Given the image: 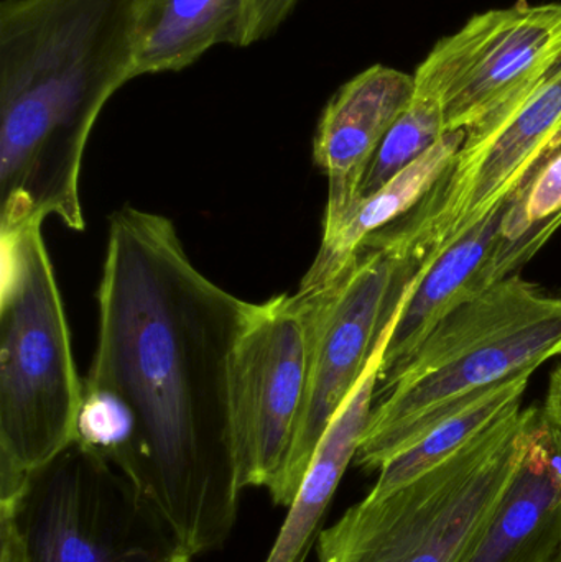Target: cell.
<instances>
[{"label": "cell", "instance_id": "13", "mask_svg": "<svg viewBox=\"0 0 561 562\" xmlns=\"http://www.w3.org/2000/svg\"><path fill=\"white\" fill-rule=\"evenodd\" d=\"M561 550V431L537 409L526 454L463 562H547Z\"/></svg>", "mask_w": 561, "mask_h": 562}, {"label": "cell", "instance_id": "16", "mask_svg": "<svg viewBox=\"0 0 561 562\" xmlns=\"http://www.w3.org/2000/svg\"><path fill=\"white\" fill-rule=\"evenodd\" d=\"M464 138L467 131L447 132L378 193L361 198L343 223L332 234L323 236L315 262L303 277L299 291L316 293L335 283L371 234L401 220L431 190L463 147Z\"/></svg>", "mask_w": 561, "mask_h": 562}, {"label": "cell", "instance_id": "11", "mask_svg": "<svg viewBox=\"0 0 561 562\" xmlns=\"http://www.w3.org/2000/svg\"><path fill=\"white\" fill-rule=\"evenodd\" d=\"M526 184L408 281L385 349L381 389L392 382L445 316L514 276L560 229L561 216L536 226L527 223L523 203Z\"/></svg>", "mask_w": 561, "mask_h": 562}, {"label": "cell", "instance_id": "22", "mask_svg": "<svg viewBox=\"0 0 561 562\" xmlns=\"http://www.w3.org/2000/svg\"><path fill=\"white\" fill-rule=\"evenodd\" d=\"M543 409H546L550 422L561 431V366L557 367L550 376L549 393H547Z\"/></svg>", "mask_w": 561, "mask_h": 562}, {"label": "cell", "instance_id": "4", "mask_svg": "<svg viewBox=\"0 0 561 562\" xmlns=\"http://www.w3.org/2000/svg\"><path fill=\"white\" fill-rule=\"evenodd\" d=\"M42 226L0 234V495L76 441L82 379Z\"/></svg>", "mask_w": 561, "mask_h": 562}, {"label": "cell", "instance_id": "3", "mask_svg": "<svg viewBox=\"0 0 561 562\" xmlns=\"http://www.w3.org/2000/svg\"><path fill=\"white\" fill-rule=\"evenodd\" d=\"M561 356V297L507 277L460 304L425 337L372 408L355 462L379 471L392 456L493 386Z\"/></svg>", "mask_w": 561, "mask_h": 562}, {"label": "cell", "instance_id": "2", "mask_svg": "<svg viewBox=\"0 0 561 562\" xmlns=\"http://www.w3.org/2000/svg\"><path fill=\"white\" fill-rule=\"evenodd\" d=\"M132 0L0 3V234L85 229L79 175L109 99L132 81Z\"/></svg>", "mask_w": 561, "mask_h": 562}, {"label": "cell", "instance_id": "18", "mask_svg": "<svg viewBox=\"0 0 561 562\" xmlns=\"http://www.w3.org/2000/svg\"><path fill=\"white\" fill-rule=\"evenodd\" d=\"M76 441L117 464L145 491L147 458L137 418L115 390L88 376L82 379Z\"/></svg>", "mask_w": 561, "mask_h": 562}, {"label": "cell", "instance_id": "15", "mask_svg": "<svg viewBox=\"0 0 561 562\" xmlns=\"http://www.w3.org/2000/svg\"><path fill=\"white\" fill-rule=\"evenodd\" d=\"M397 306L401 307H395L379 336L361 380L326 429L266 562L300 561L315 537L316 527L329 507L346 469L355 461L374 408L385 349L397 324L402 301Z\"/></svg>", "mask_w": 561, "mask_h": 562}, {"label": "cell", "instance_id": "17", "mask_svg": "<svg viewBox=\"0 0 561 562\" xmlns=\"http://www.w3.org/2000/svg\"><path fill=\"white\" fill-rule=\"evenodd\" d=\"M534 372H524L514 379L487 390L455 415L448 416L434 428L428 429L422 438L392 456L379 469L375 482L369 495L374 498L385 497L392 492L427 474L455 452L473 441L478 435L486 431L506 416L520 412L523 396Z\"/></svg>", "mask_w": 561, "mask_h": 562}, {"label": "cell", "instance_id": "12", "mask_svg": "<svg viewBox=\"0 0 561 562\" xmlns=\"http://www.w3.org/2000/svg\"><path fill=\"white\" fill-rule=\"evenodd\" d=\"M414 95V76L374 65L345 82L329 99L313 144L315 164L328 178L323 236L332 234L358 203L375 151Z\"/></svg>", "mask_w": 561, "mask_h": 562}, {"label": "cell", "instance_id": "19", "mask_svg": "<svg viewBox=\"0 0 561 562\" xmlns=\"http://www.w3.org/2000/svg\"><path fill=\"white\" fill-rule=\"evenodd\" d=\"M445 134L447 127L440 102L428 95L415 94L407 111L392 125L375 151L362 180L359 200L378 193L425 151L430 150Z\"/></svg>", "mask_w": 561, "mask_h": 562}, {"label": "cell", "instance_id": "21", "mask_svg": "<svg viewBox=\"0 0 561 562\" xmlns=\"http://www.w3.org/2000/svg\"><path fill=\"white\" fill-rule=\"evenodd\" d=\"M300 0H250L253 3V45L270 38L292 15Z\"/></svg>", "mask_w": 561, "mask_h": 562}, {"label": "cell", "instance_id": "1", "mask_svg": "<svg viewBox=\"0 0 561 562\" xmlns=\"http://www.w3.org/2000/svg\"><path fill=\"white\" fill-rule=\"evenodd\" d=\"M88 379L137 418L145 491L191 553L220 550L237 520L229 366L256 303L191 262L175 224L125 206L112 214Z\"/></svg>", "mask_w": 561, "mask_h": 562}, {"label": "cell", "instance_id": "7", "mask_svg": "<svg viewBox=\"0 0 561 562\" xmlns=\"http://www.w3.org/2000/svg\"><path fill=\"white\" fill-rule=\"evenodd\" d=\"M561 148V59L467 131L463 147L405 216L372 234L418 270L483 223Z\"/></svg>", "mask_w": 561, "mask_h": 562}, {"label": "cell", "instance_id": "8", "mask_svg": "<svg viewBox=\"0 0 561 562\" xmlns=\"http://www.w3.org/2000/svg\"><path fill=\"white\" fill-rule=\"evenodd\" d=\"M315 301L295 291L256 304L229 366L231 435L240 491L282 475L308 395Z\"/></svg>", "mask_w": 561, "mask_h": 562}, {"label": "cell", "instance_id": "5", "mask_svg": "<svg viewBox=\"0 0 561 562\" xmlns=\"http://www.w3.org/2000/svg\"><path fill=\"white\" fill-rule=\"evenodd\" d=\"M537 409H520L385 497L352 505L318 533L319 562H463L506 497Z\"/></svg>", "mask_w": 561, "mask_h": 562}, {"label": "cell", "instance_id": "14", "mask_svg": "<svg viewBox=\"0 0 561 562\" xmlns=\"http://www.w3.org/2000/svg\"><path fill=\"white\" fill-rule=\"evenodd\" d=\"M132 78L177 72L220 45H253L250 0H132Z\"/></svg>", "mask_w": 561, "mask_h": 562}, {"label": "cell", "instance_id": "9", "mask_svg": "<svg viewBox=\"0 0 561 562\" xmlns=\"http://www.w3.org/2000/svg\"><path fill=\"white\" fill-rule=\"evenodd\" d=\"M417 267L364 240L341 277L325 290L299 293L315 301V339L308 395L289 462L269 488L290 507L326 429L361 380L385 324Z\"/></svg>", "mask_w": 561, "mask_h": 562}, {"label": "cell", "instance_id": "6", "mask_svg": "<svg viewBox=\"0 0 561 562\" xmlns=\"http://www.w3.org/2000/svg\"><path fill=\"white\" fill-rule=\"evenodd\" d=\"M157 502L75 441L0 495V562H191Z\"/></svg>", "mask_w": 561, "mask_h": 562}, {"label": "cell", "instance_id": "20", "mask_svg": "<svg viewBox=\"0 0 561 562\" xmlns=\"http://www.w3.org/2000/svg\"><path fill=\"white\" fill-rule=\"evenodd\" d=\"M523 203L530 226L561 216V148L534 171L527 181Z\"/></svg>", "mask_w": 561, "mask_h": 562}, {"label": "cell", "instance_id": "10", "mask_svg": "<svg viewBox=\"0 0 561 562\" xmlns=\"http://www.w3.org/2000/svg\"><path fill=\"white\" fill-rule=\"evenodd\" d=\"M561 59V2L519 0L471 16L415 69V94L437 99L447 132L474 125Z\"/></svg>", "mask_w": 561, "mask_h": 562}, {"label": "cell", "instance_id": "23", "mask_svg": "<svg viewBox=\"0 0 561 562\" xmlns=\"http://www.w3.org/2000/svg\"><path fill=\"white\" fill-rule=\"evenodd\" d=\"M547 562H561V550L559 553L556 554V557L552 558V560H549Z\"/></svg>", "mask_w": 561, "mask_h": 562}]
</instances>
